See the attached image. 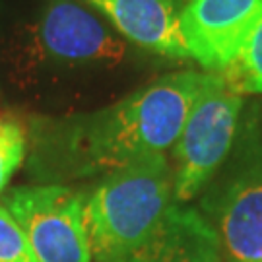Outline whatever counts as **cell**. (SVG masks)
<instances>
[{"mask_svg": "<svg viewBox=\"0 0 262 262\" xmlns=\"http://www.w3.org/2000/svg\"><path fill=\"white\" fill-rule=\"evenodd\" d=\"M126 43L80 0H47L28 28L21 70L68 76L117 66Z\"/></svg>", "mask_w": 262, "mask_h": 262, "instance_id": "3", "label": "cell"}, {"mask_svg": "<svg viewBox=\"0 0 262 262\" xmlns=\"http://www.w3.org/2000/svg\"><path fill=\"white\" fill-rule=\"evenodd\" d=\"M243 97L220 72H208L173 144V198L188 202L220 173L237 138Z\"/></svg>", "mask_w": 262, "mask_h": 262, "instance_id": "4", "label": "cell"}, {"mask_svg": "<svg viewBox=\"0 0 262 262\" xmlns=\"http://www.w3.org/2000/svg\"><path fill=\"white\" fill-rule=\"evenodd\" d=\"M220 74L237 94H262V18L247 35L233 62Z\"/></svg>", "mask_w": 262, "mask_h": 262, "instance_id": "10", "label": "cell"}, {"mask_svg": "<svg viewBox=\"0 0 262 262\" xmlns=\"http://www.w3.org/2000/svg\"><path fill=\"white\" fill-rule=\"evenodd\" d=\"M26 158V134L16 121H0V192L6 188L14 173Z\"/></svg>", "mask_w": 262, "mask_h": 262, "instance_id": "11", "label": "cell"}, {"mask_svg": "<svg viewBox=\"0 0 262 262\" xmlns=\"http://www.w3.org/2000/svg\"><path fill=\"white\" fill-rule=\"evenodd\" d=\"M111 21L117 33L169 58H190L181 31L187 0H84Z\"/></svg>", "mask_w": 262, "mask_h": 262, "instance_id": "8", "label": "cell"}, {"mask_svg": "<svg viewBox=\"0 0 262 262\" xmlns=\"http://www.w3.org/2000/svg\"><path fill=\"white\" fill-rule=\"evenodd\" d=\"M206 74L173 72L107 109L43 122L33 138L41 179L109 175L173 148Z\"/></svg>", "mask_w": 262, "mask_h": 262, "instance_id": "1", "label": "cell"}, {"mask_svg": "<svg viewBox=\"0 0 262 262\" xmlns=\"http://www.w3.org/2000/svg\"><path fill=\"white\" fill-rule=\"evenodd\" d=\"M124 262H222V245L200 212L173 204L150 239Z\"/></svg>", "mask_w": 262, "mask_h": 262, "instance_id": "9", "label": "cell"}, {"mask_svg": "<svg viewBox=\"0 0 262 262\" xmlns=\"http://www.w3.org/2000/svg\"><path fill=\"white\" fill-rule=\"evenodd\" d=\"M260 18L262 0H187L181 31L188 55L210 72H222Z\"/></svg>", "mask_w": 262, "mask_h": 262, "instance_id": "7", "label": "cell"}, {"mask_svg": "<svg viewBox=\"0 0 262 262\" xmlns=\"http://www.w3.org/2000/svg\"><path fill=\"white\" fill-rule=\"evenodd\" d=\"M227 262H262V148L245 140L233 163L202 198Z\"/></svg>", "mask_w": 262, "mask_h": 262, "instance_id": "5", "label": "cell"}, {"mask_svg": "<svg viewBox=\"0 0 262 262\" xmlns=\"http://www.w3.org/2000/svg\"><path fill=\"white\" fill-rule=\"evenodd\" d=\"M173 167L165 154L105 175L85 198V229L95 262H124L173 206Z\"/></svg>", "mask_w": 262, "mask_h": 262, "instance_id": "2", "label": "cell"}, {"mask_svg": "<svg viewBox=\"0 0 262 262\" xmlns=\"http://www.w3.org/2000/svg\"><path fill=\"white\" fill-rule=\"evenodd\" d=\"M4 206L26 235L37 262H92L85 196L64 185L12 188Z\"/></svg>", "mask_w": 262, "mask_h": 262, "instance_id": "6", "label": "cell"}, {"mask_svg": "<svg viewBox=\"0 0 262 262\" xmlns=\"http://www.w3.org/2000/svg\"><path fill=\"white\" fill-rule=\"evenodd\" d=\"M0 262H37L8 208L0 204Z\"/></svg>", "mask_w": 262, "mask_h": 262, "instance_id": "12", "label": "cell"}]
</instances>
